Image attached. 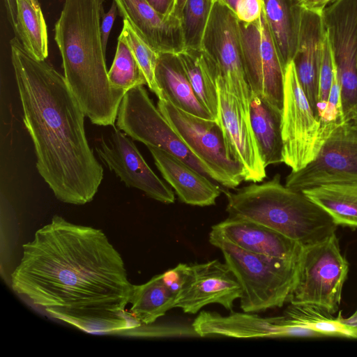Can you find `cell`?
<instances>
[{
	"instance_id": "f35d334b",
	"label": "cell",
	"mask_w": 357,
	"mask_h": 357,
	"mask_svg": "<svg viewBox=\"0 0 357 357\" xmlns=\"http://www.w3.org/2000/svg\"><path fill=\"white\" fill-rule=\"evenodd\" d=\"M187 0H175L174 8L172 15L181 20L183 9Z\"/></svg>"
},
{
	"instance_id": "d6986e66",
	"label": "cell",
	"mask_w": 357,
	"mask_h": 357,
	"mask_svg": "<svg viewBox=\"0 0 357 357\" xmlns=\"http://www.w3.org/2000/svg\"><path fill=\"white\" fill-rule=\"evenodd\" d=\"M211 230L238 248L256 254L299 259L303 247L281 233L256 222L228 217Z\"/></svg>"
},
{
	"instance_id": "f1b7e54d",
	"label": "cell",
	"mask_w": 357,
	"mask_h": 357,
	"mask_svg": "<svg viewBox=\"0 0 357 357\" xmlns=\"http://www.w3.org/2000/svg\"><path fill=\"white\" fill-rule=\"evenodd\" d=\"M283 314L294 324L316 332L321 337L357 338V326L344 323L341 313L334 317L317 305L290 303Z\"/></svg>"
},
{
	"instance_id": "d590c367",
	"label": "cell",
	"mask_w": 357,
	"mask_h": 357,
	"mask_svg": "<svg viewBox=\"0 0 357 357\" xmlns=\"http://www.w3.org/2000/svg\"><path fill=\"white\" fill-rule=\"evenodd\" d=\"M118 8L113 1L112 6L107 13H104L101 21V37L104 52L106 53L107 41L112 26L117 15Z\"/></svg>"
},
{
	"instance_id": "484cf974",
	"label": "cell",
	"mask_w": 357,
	"mask_h": 357,
	"mask_svg": "<svg viewBox=\"0 0 357 357\" xmlns=\"http://www.w3.org/2000/svg\"><path fill=\"white\" fill-rule=\"evenodd\" d=\"M337 226L357 229V181L324 184L302 191Z\"/></svg>"
},
{
	"instance_id": "3957f363",
	"label": "cell",
	"mask_w": 357,
	"mask_h": 357,
	"mask_svg": "<svg viewBox=\"0 0 357 357\" xmlns=\"http://www.w3.org/2000/svg\"><path fill=\"white\" fill-rule=\"evenodd\" d=\"M105 0H66L54 26L64 77L92 123L114 126L126 91L108 79L102 43L101 21Z\"/></svg>"
},
{
	"instance_id": "8fae6325",
	"label": "cell",
	"mask_w": 357,
	"mask_h": 357,
	"mask_svg": "<svg viewBox=\"0 0 357 357\" xmlns=\"http://www.w3.org/2000/svg\"><path fill=\"white\" fill-rule=\"evenodd\" d=\"M345 118L357 119V0H331L321 13Z\"/></svg>"
},
{
	"instance_id": "1f68e13d",
	"label": "cell",
	"mask_w": 357,
	"mask_h": 357,
	"mask_svg": "<svg viewBox=\"0 0 357 357\" xmlns=\"http://www.w3.org/2000/svg\"><path fill=\"white\" fill-rule=\"evenodd\" d=\"M120 35L131 49L144 75L146 85L157 96L158 100H163L162 93L157 84L155 76L158 53L139 37L126 20H123Z\"/></svg>"
},
{
	"instance_id": "ab89813d",
	"label": "cell",
	"mask_w": 357,
	"mask_h": 357,
	"mask_svg": "<svg viewBox=\"0 0 357 357\" xmlns=\"http://www.w3.org/2000/svg\"><path fill=\"white\" fill-rule=\"evenodd\" d=\"M344 323L349 326H357V310L348 318H343Z\"/></svg>"
},
{
	"instance_id": "6da1fadb",
	"label": "cell",
	"mask_w": 357,
	"mask_h": 357,
	"mask_svg": "<svg viewBox=\"0 0 357 357\" xmlns=\"http://www.w3.org/2000/svg\"><path fill=\"white\" fill-rule=\"evenodd\" d=\"M22 250L11 287L52 317L91 334L142 326L126 310L133 284L101 229L55 215Z\"/></svg>"
},
{
	"instance_id": "7a4b0ae2",
	"label": "cell",
	"mask_w": 357,
	"mask_h": 357,
	"mask_svg": "<svg viewBox=\"0 0 357 357\" xmlns=\"http://www.w3.org/2000/svg\"><path fill=\"white\" fill-rule=\"evenodd\" d=\"M11 61L24 126L34 145L36 167L61 202L93 200L103 169L86 139V116L64 75L29 53L18 38L10 40Z\"/></svg>"
},
{
	"instance_id": "9a60e30c",
	"label": "cell",
	"mask_w": 357,
	"mask_h": 357,
	"mask_svg": "<svg viewBox=\"0 0 357 357\" xmlns=\"http://www.w3.org/2000/svg\"><path fill=\"white\" fill-rule=\"evenodd\" d=\"M192 327L199 337H321L316 332L294 324L284 314L264 317L243 312L223 316L216 312L202 311Z\"/></svg>"
},
{
	"instance_id": "5bb4252c",
	"label": "cell",
	"mask_w": 357,
	"mask_h": 357,
	"mask_svg": "<svg viewBox=\"0 0 357 357\" xmlns=\"http://www.w3.org/2000/svg\"><path fill=\"white\" fill-rule=\"evenodd\" d=\"M101 161L127 187L143 191L164 204L175 201L174 193L151 169L128 135L113 126L109 137L96 148Z\"/></svg>"
},
{
	"instance_id": "8992f818",
	"label": "cell",
	"mask_w": 357,
	"mask_h": 357,
	"mask_svg": "<svg viewBox=\"0 0 357 357\" xmlns=\"http://www.w3.org/2000/svg\"><path fill=\"white\" fill-rule=\"evenodd\" d=\"M349 272L334 233L324 240L303 247L297 281L289 303L310 304L335 314Z\"/></svg>"
},
{
	"instance_id": "d4e9b609",
	"label": "cell",
	"mask_w": 357,
	"mask_h": 357,
	"mask_svg": "<svg viewBox=\"0 0 357 357\" xmlns=\"http://www.w3.org/2000/svg\"><path fill=\"white\" fill-rule=\"evenodd\" d=\"M194 92L214 120L218 121L219 99L216 66L202 50L185 49L178 54Z\"/></svg>"
},
{
	"instance_id": "d6a6232c",
	"label": "cell",
	"mask_w": 357,
	"mask_h": 357,
	"mask_svg": "<svg viewBox=\"0 0 357 357\" xmlns=\"http://www.w3.org/2000/svg\"><path fill=\"white\" fill-rule=\"evenodd\" d=\"M335 69L336 66L326 33L319 79V93L316 112L317 119L326 105Z\"/></svg>"
},
{
	"instance_id": "7c38bea8",
	"label": "cell",
	"mask_w": 357,
	"mask_h": 357,
	"mask_svg": "<svg viewBox=\"0 0 357 357\" xmlns=\"http://www.w3.org/2000/svg\"><path fill=\"white\" fill-rule=\"evenodd\" d=\"M244 67L251 91L282 109L284 68L264 12L252 23L239 21Z\"/></svg>"
},
{
	"instance_id": "4dcf8cb0",
	"label": "cell",
	"mask_w": 357,
	"mask_h": 357,
	"mask_svg": "<svg viewBox=\"0 0 357 357\" xmlns=\"http://www.w3.org/2000/svg\"><path fill=\"white\" fill-rule=\"evenodd\" d=\"M213 2L214 0H187L181 17L185 50H202Z\"/></svg>"
},
{
	"instance_id": "4316f807",
	"label": "cell",
	"mask_w": 357,
	"mask_h": 357,
	"mask_svg": "<svg viewBox=\"0 0 357 357\" xmlns=\"http://www.w3.org/2000/svg\"><path fill=\"white\" fill-rule=\"evenodd\" d=\"M176 295L164 283L161 274L142 284H133L129 312L142 324L149 325L176 307Z\"/></svg>"
},
{
	"instance_id": "74e56055",
	"label": "cell",
	"mask_w": 357,
	"mask_h": 357,
	"mask_svg": "<svg viewBox=\"0 0 357 357\" xmlns=\"http://www.w3.org/2000/svg\"><path fill=\"white\" fill-rule=\"evenodd\" d=\"M331 0H300L301 6L306 10L322 13Z\"/></svg>"
},
{
	"instance_id": "277c9868",
	"label": "cell",
	"mask_w": 357,
	"mask_h": 357,
	"mask_svg": "<svg viewBox=\"0 0 357 357\" xmlns=\"http://www.w3.org/2000/svg\"><path fill=\"white\" fill-rule=\"evenodd\" d=\"M280 176L236 192L224 191L228 217L250 220L275 230L303 246L321 241L335 233L331 217L303 192L281 183Z\"/></svg>"
},
{
	"instance_id": "7402d4cb",
	"label": "cell",
	"mask_w": 357,
	"mask_h": 357,
	"mask_svg": "<svg viewBox=\"0 0 357 357\" xmlns=\"http://www.w3.org/2000/svg\"><path fill=\"white\" fill-rule=\"evenodd\" d=\"M155 76L163 100L192 115L214 120L197 98L178 54L158 53Z\"/></svg>"
},
{
	"instance_id": "f546056e",
	"label": "cell",
	"mask_w": 357,
	"mask_h": 357,
	"mask_svg": "<svg viewBox=\"0 0 357 357\" xmlns=\"http://www.w3.org/2000/svg\"><path fill=\"white\" fill-rule=\"evenodd\" d=\"M108 79L114 89L126 92L135 86L147 84L131 49L121 35L112 65L108 70Z\"/></svg>"
},
{
	"instance_id": "ffe728a7",
	"label": "cell",
	"mask_w": 357,
	"mask_h": 357,
	"mask_svg": "<svg viewBox=\"0 0 357 357\" xmlns=\"http://www.w3.org/2000/svg\"><path fill=\"white\" fill-rule=\"evenodd\" d=\"M325 36L321 13L303 9L293 62L299 82L315 115Z\"/></svg>"
},
{
	"instance_id": "603a6c76",
	"label": "cell",
	"mask_w": 357,
	"mask_h": 357,
	"mask_svg": "<svg viewBox=\"0 0 357 357\" xmlns=\"http://www.w3.org/2000/svg\"><path fill=\"white\" fill-rule=\"evenodd\" d=\"M249 116L264 166L283 162L282 110L252 91Z\"/></svg>"
},
{
	"instance_id": "2e32d148",
	"label": "cell",
	"mask_w": 357,
	"mask_h": 357,
	"mask_svg": "<svg viewBox=\"0 0 357 357\" xmlns=\"http://www.w3.org/2000/svg\"><path fill=\"white\" fill-rule=\"evenodd\" d=\"M216 85L219 99V117L229 154L243 167L245 181L257 183L266 177L264 166L250 124V117L236 98L228 91L218 75Z\"/></svg>"
},
{
	"instance_id": "5b68a950",
	"label": "cell",
	"mask_w": 357,
	"mask_h": 357,
	"mask_svg": "<svg viewBox=\"0 0 357 357\" xmlns=\"http://www.w3.org/2000/svg\"><path fill=\"white\" fill-rule=\"evenodd\" d=\"M209 242L220 250L240 283V305L243 312H258L289 303L301 259H287L246 251L213 230L209 233Z\"/></svg>"
},
{
	"instance_id": "836d02e7",
	"label": "cell",
	"mask_w": 357,
	"mask_h": 357,
	"mask_svg": "<svg viewBox=\"0 0 357 357\" xmlns=\"http://www.w3.org/2000/svg\"><path fill=\"white\" fill-rule=\"evenodd\" d=\"M161 275L164 283L177 298L192 282L194 277V264L180 263Z\"/></svg>"
},
{
	"instance_id": "60d3db41",
	"label": "cell",
	"mask_w": 357,
	"mask_h": 357,
	"mask_svg": "<svg viewBox=\"0 0 357 357\" xmlns=\"http://www.w3.org/2000/svg\"><path fill=\"white\" fill-rule=\"evenodd\" d=\"M234 10L238 0H224Z\"/></svg>"
},
{
	"instance_id": "cb8c5ba5",
	"label": "cell",
	"mask_w": 357,
	"mask_h": 357,
	"mask_svg": "<svg viewBox=\"0 0 357 357\" xmlns=\"http://www.w3.org/2000/svg\"><path fill=\"white\" fill-rule=\"evenodd\" d=\"M263 12L285 70L298 47L303 8L300 0H263Z\"/></svg>"
},
{
	"instance_id": "e575fe53",
	"label": "cell",
	"mask_w": 357,
	"mask_h": 357,
	"mask_svg": "<svg viewBox=\"0 0 357 357\" xmlns=\"http://www.w3.org/2000/svg\"><path fill=\"white\" fill-rule=\"evenodd\" d=\"M263 5V0H238L234 12L238 21L252 23L260 18Z\"/></svg>"
},
{
	"instance_id": "44dd1931",
	"label": "cell",
	"mask_w": 357,
	"mask_h": 357,
	"mask_svg": "<svg viewBox=\"0 0 357 357\" xmlns=\"http://www.w3.org/2000/svg\"><path fill=\"white\" fill-rule=\"evenodd\" d=\"M147 147L162 177L174 189L182 202L197 206L215 204L221 189L208 177L165 151Z\"/></svg>"
},
{
	"instance_id": "83f0119b",
	"label": "cell",
	"mask_w": 357,
	"mask_h": 357,
	"mask_svg": "<svg viewBox=\"0 0 357 357\" xmlns=\"http://www.w3.org/2000/svg\"><path fill=\"white\" fill-rule=\"evenodd\" d=\"M16 17L13 29L24 49L36 59L48 56L45 20L38 0H15Z\"/></svg>"
},
{
	"instance_id": "30bf717a",
	"label": "cell",
	"mask_w": 357,
	"mask_h": 357,
	"mask_svg": "<svg viewBox=\"0 0 357 357\" xmlns=\"http://www.w3.org/2000/svg\"><path fill=\"white\" fill-rule=\"evenodd\" d=\"M202 50L213 61L227 89L249 116L252 91L244 67L239 21L224 0H214Z\"/></svg>"
},
{
	"instance_id": "e0dca14e",
	"label": "cell",
	"mask_w": 357,
	"mask_h": 357,
	"mask_svg": "<svg viewBox=\"0 0 357 357\" xmlns=\"http://www.w3.org/2000/svg\"><path fill=\"white\" fill-rule=\"evenodd\" d=\"M241 296V287L234 272L225 261L213 259L194 264V277L189 287L176 301V307L196 314L203 307L218 303L231 311Z\"/></svg>"
},
{
	"instance_id": "8d00e7d4",
	"label": "cell",
	"mask_w": 357,
	"mask_h": 357,
	"mask_svg": "<svg viewBox=\"0 0 357 357\" xmlns=\"http://www.w3.org/2000/svg\"><path fill=\"white\" fill-rule=\"evenodd\" d=\"M160 15L169 18L172 17L175 0H146Z\"/></svg>"
},
{
	"instance_id": "ac0fdd59",
	"label": "cell",
	"mask_w": 357,
	"mask_h": 357,
	"mask_svg": "<svg viewBox=\"0 0 357 357\" xmlns=\"http://www.w3.org/2000/svg\"><path fill=\"white\" fill-rule=\"evenodd\" d=\"M119 15L158 53L178 54L185 50L181 20L167 18L146 0H113Z\"/></svg>"
},
{
	"instance_id": "4fadbf2b",
	"label": "cell",
	"mask_w": 357,
	"mask_h": 357,
	"mask_svg": "<svg viewBox=\"0 0 357 357\" xmlns=\"http://www.w3.org/2000/svg\"><path fill=\"white\" fill-rule=\"evenodd\" d=\"M357 181V127L342 123L314 160L287 176L285 185L302 192L324 184Z\"/></svg>"
},
{
	"instance_id": "52a82bcc",
	"label": "cell",
	"mask_w": 357,
	"mask_h": 357,
	"mask_svg": "<svg viewBox=\"0 0 357 357\" xmlns=\"http://www.w3.org/2000/svg\"><path fill=\"white\" fill-rule=\"evenodd\" d=\"M116 126L132 139L168 152L220 183L218 176L188 149L170 126L143 85L125 93L119 107Z\"/></svg>"
},
{
	"instance_id": "9c48e42d",
	"label": "cell",
	"mask_w": 357,
	"mask_h": 357,
	"mask_svg": "<svg viewBox=\"0 0 357 357\" xmlns=\"http://www.w3.org/2000/svg\"><path fill=\"white\" fill-rule=\"evenodd\" d=\"M282 137L283 162L293 172L314 160L325 142L321 123L301 87L293 61L284 70Z\"/></svg>"
},
{
	"instance_id": "ba28073f",
	"label": "cell",
	"mask_w": 357,
	"mask_h": 357,
	"mask_svg": "<svg viewBox=\"0 0 357 357\" xmlns=\"http://www.w3.org/2000/svg\"><path fill=\"white\" fill-rule=\"evenodd\" d=\"M158 108L188 149L219 178L220 183L234 189L245 181L243 166L229 155L218 121L202 119L158 100Z\"/></svg>"
}]
</instances>
